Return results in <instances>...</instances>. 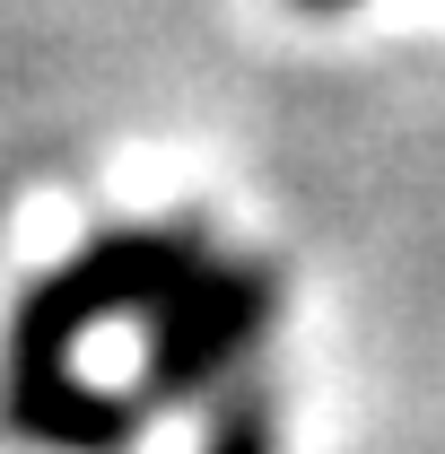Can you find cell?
Returning a JSON list of instances; mask_svg holds the SVG:
<instances>
[{
  "label": "cell",
  "mask_w": 445,
  "mask_h": 454,
  "mask_svg": "<svg viewBox=\"0 0 445 454\" xmlns=\"http://www.w3.org/2000/svg\"><path fill=\"white\" fill-rule=\"evenodd\" d=\"M140 402L105 394L88 376H70L61 358H9L0 367V428L18 446H44V454H122L140 437Z\"/></svg>",
  "instance_id": "obj_3"
},
{
  "label": "cell",
  "mask_w": 445,
  "mask_h": 454,
  "mask_svg": "<svg viewBox=\"0 0 445 454\" xmlns=\"http://www.w3.org/2000/svg\"><path fill=\"white\" fill-rule=\"evenodd\" d=\"M201 454H279V394L262 367H236L210 394V437Z\"/></svg>",
  "instance_id": "obj_4"
},
{
  "label": "cell",
  "mask_w": 445,
  "mask_h": 454,
  "mask_svg": "<svg viewBox=\"0 0 445 454\" xmlns=\"http://www.w3.org/2000/svg\"><path fill=\"white\" fill-rule=\"evenodd\" d=\"M297 9H349V0H297Z\"/></svg>",
  "instance_id": "obj_5"
},
{
  "label": "cell",
  "mask_w": 445,
  "mask_h": 454,
  "mask_svg": "<svg viewBox=\"0 0 445 454\" xmlns=\"http://www.w3.org/2000/svg\"><path fill=\"white\" fill-rule=\"evenodd\" d=\"M201 262H210V227L201 219L105 227L9 306V358H70V340L113 324V315H158Z\"/></svg>",
  "instance_id": "obj_1"
},
{
  "label": "cell",
  "mask_w": 445,
  "mask_h": 454,
  "mask_svg": "<svg viewBox=\"0 0 445 454\" xmlns=\"http://www.w3.org/2000/svg\"><path fill=\"white\" fill-rule=\"evenodd\" d=\"M271 315H279V271L262 262V254L201 262V271H192V280L149 315L131 402H140V411L210 402L236 367H254V349H262V333H271Z\"/></svg>",
  "instance_id": "obj_2"
}]
</instances>
